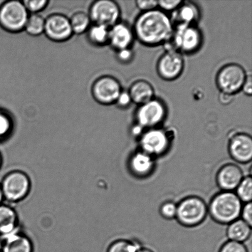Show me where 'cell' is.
<instances>
[{"instance_id": "1", "label": "cell", "mask_w": 252, "mask_h": 252, "mask_svg": "<svg viewBox=\"0 0 252 252\" xmlns=\"http://www.w3.org/2000/svg\"><path fill=\"white\" fill-rule=\"evenodd\" d=\"M135 38L143 45L155 47L164 44L172 38L174 32L172 20L159 9L141 12L133 28Z\"/></svg>"}, {"instance_id": "2", "label": "cell", "mask_w": 252, "mask_h": 252, "mask_svg": "<svg viewBox=\"0 0 252 252\" xmlns=\"http://www.w3.org/2000/svg\"><path fill=\"white\" fill-rule=\"evenodd\" d=\"M242 209V202L235 193L223 191L212 198L209 211L215 221L221 224H230L240 217Z\"/></svg>"}, {"instance_id": "3", "label": "cell", "mask_w": 252, "mask_h": 252, "mask_svg": "<svg viewBox=\"0 0 252 252\" xmlns=\"http://www.w3.org/2000/svg\"><path fill=\"white\" fill-rule=\"evenodd\" d=\"M29 16L23 2L11 0L0 6V26L4 31L17 33L24 30Z\"/></svg>"}, {"instance_id": "4", "label": "cell", "mask_w": 252, "mask_h": 252, "mask_svg": "<svg viewBox=\"0 0 252 252\" xmlns=\"http://www.w3.org/2000/svg\"><path fill=\"white\" fill-rule=\"evenodd\" d=\"M248 75L243 66L239 64H226L217 74V88L220 93L235 95L242 91Z\"/></svg>"}, {"instance_id": "5", "label": "cell", "mask_w": 252, "mask_h": 252, "mask_svg": "<svg viewBox=\"0 0 252 252\" xmlns=\"http://www.w3.org/2000/svg\"><path fill=\"white\" fill-rule=\"evenodd\" d=\"M170 42L180 53L191 54L199 50L203 41L201 31L196 26L177 25Z\"/></svg>"}, {"instance_id": "6", "label": "cell", "mask_w": 252, "mask_h": 252, "mask_svg": "<svg viewBox=\"0 0 252 252\" xmlns=\"http://www.w3.org/2000/svg\"><path fill=\"white\" fill-rule=\"evenodd\" d=\"M207 205L197 196H189L183 199L177 206V219L185 226H196L206 219Z\"/></svg>"}, {"instance_id": "7", "label": "cell", "mask_w": 252, "mask_h": 252, "mask_svg": "<svg viewBox=\"0 0 252 252\" xmlns=\"http://www.w3.org/2000/svg\"><path fill=\"white\" fill-rule=\"evenodd\" d=\"M167 107L160 99L154 98L136 110V124L146 129L157 128L164 122L167 117Z\"/></svg>"}, {"instance_id": "8", "label": "cell", "mask_w": 252, "mask_h": 252, "mask_svg": "<svg viewBox=\"0 0 252 252\" xmlns=\"http://www.w3.org/2000/svg\"><path fill=\"white\" fill-rule=\"evenodd\" d=\"M4 199L11 202L21 201L31 189V181L25 173L14 171L4 178L1 184Z\"/></svg>"}, {"instance_id": "9", "label": "cell", "mask_w": 252, "mask_h": 252, "mask_svg": "<svg viewBox=\"0 0 252 252\" xmlns=\"http://www.w3.org/2000/svg\"><path fill=\"white\" fill-rule=\"evenodd\" d=\"M88 14L93 24L102 25L111 28L120 22L121 9L117 2L112 0H98L91 4Z\"/></svg>"}, {"instance_id": "10", "label": "cell", "mask_w": 252, "mask_h": 252, "mask_svg": "<svg viewBox=\"0 0 252 252\" xmlns=\"http://www.w3.org/2000/svg\"><path fill=\"white\" fill-rule=\"evenodd\" d=\"M185 60L182 53L176 50L165 51L158 59L157 71L163 80H177L184 72Z\"/></svg>"}, {"instance_id": "11", "label": "cell", "mask_w": 252, "mask_h": 252, "mask_svg": "<svg viewBox=\"0 0 252 252\" xmlns=\"http://www.w3.org/2000/svg\"><path fill=\"white\" fill-rule=\"evenodd\" d=\"M122 91L120 81L117 78L108 75L98 78L92 87L94 98L98 103L105 105L115 103Z\"/></svg>"}, {"instance_id": "12", "label": "cell", "mask_w": 252, "mask_h": 252, "mask_svg": "<svg viewBox=\"0 0 252 252\" xmlns=\"http://www.w3.org/2000/svg\"><path fill=\"white\" fill-rule=\"evenodd\" d=\"M140 144L142 152L153 157L167 152L170 138L166 131L162 128H150L141 135Z\"/></svg>"}, {"instance_id": "13", "label": "cell", "mask_w": 252, "mask_h": 252, "mask_svg": "<svg viewBox=\"0 0 252 252\" xmlns=\"http://www.w3.org/2000/svg\"><path fill=\"white\" fill-rule=\"evenodd\" d=\"M44 33L49 39L55 42L68 40L73 34L70 19L61 14H51L45 19Z\"/></svg>"}, {"instance_id": "14", "label": "cell", "mask_w": 252, "mask_h": 252, "mask_svg": "<svg viewBox=\"0 0 252 252\" xmlns=\"http://www.w3.org/2000/svg\"><path fill=\"white\" fill-rule=\"evenodd\" d=\"M229 152L236 161L240 163L251 162L252 158V139L246 133H238L231 138Z\"/></svg>"}, {"instance_id": "15", "label": "cell", "mask_w": 252, "mask_h": 252, "mask_svg": "<svg viewBox=\"0 0 252 252\" xmlns=\"http://www.w3.org/2000/svg\"><path fill=\"white\" fill-rule=\"evenodd\" d=\"M244 179L243 173L240 167L235 164H227L219 170L217 182L223 191H232Z\"/></svg>"}, {"instance_id": "16", "label": "cell", "mask_w": 252, "mask_h": 252, "mask_svg": "<svg viewBox=\"0 0 252 252\" xmlns=\"http://www.w3.org/2000/svg\"><path fill=\"white\" fill-rule=\"evenodd\" d=\"M135 36L132 29L125 22H118L110 29L108 44L118 51L130 48Z\"/></svg>"}, {"instance_id": "17", "label": "cell", "mask_w": 252, "mask_h": 252, "mask_svg": "<svg viewBox=\"0 0 252 252\" xmlns=\"http://www.w3.org/2000/svg\"><path fill=\"white\" fill-rule=\"evenodd\" d=\"M2 252H33L32 242L18 230L1 238Z\"/></svg>"}, {"instance_id": "18", "label": "cell", "mask_w": 252, "mask_h": 252, "mask_svg": "<svg viewBox=\"0 0 252 252\" xmlns=\"http://www.w3.org/2000/svg\"><path fill=\"white\" fill-rule=\"evenodd\" d=\"M132 103L140 106L155 98V90L147 81L140 80L130 85L127 91Z\"/></svg>"}, {"instance_id": "19", "label": "cell", "mask_w": 252, "mask_h": 252, "mask_svg": "<svg viewBox=\"0 0 252 252\" xmlns=\"http://www.w3.org/2000/svg\"><path fill=\"white\" fill-rule=\"evenodd\" d=\"M154 165L153 158L142 151L134 153L129 160L131 172L138 177L148 176L154 169Z\"/></svg>"}, {"instance_id": "20", "label": "cell", "mask_w": 252, "mask_h": 252, "mask_svg": "<svg viewBox=\"0 0 252 252\" xmlns=\"http://www.w3.org/2000/svg\"><path fill=\"white\" fill-rule=\"evenodd\" d=\"M175 12V21L177 22V25L196 26L199 20L198 7L191 1H183Z\"/></svg>"}, {"instance_id": "21", "label": "cell", "mask_w": 252, "mask_h": 252, "mask_svg": "<svg viewBox=\"0 0 252 252\" xmlns=\"http://www.w3.org/2000/svg\"><path fill=\"white\" fill-rule=\"evenodd\" d=\"M18 219L16 212L11 207L0 204V238L16 230Z\"/></svg>"}, {"instance_id": "22", "label": "cell", "mask_w": 252, "mask_h": 252, "mask_svg": "<svg viewBox=\"0 0 252 252\" xmlns=\"http://www.w3.org/2000/svg\"><path fill=\"white\" fill-rule=\"evenodd\" d=\"M251 226L243 220L238 219L232 222L227 229V236L230 241L243 243L248 240L251 234Z\"/></svg>"}, {"instance_id": "23", "label": "cell", "mask_w": 252, "mask_h": 252, "mask_svg": "<svg viewBox=\"0 0 252 252\" xmlns=\"http://www.w3.org/2000/svg\"><path fill=\"white\" fill-rule=\"evenodd\" d=\"M110 29L102 25H91L88 31L89 41L94 45L104 46L109 42Z\"/></svg>"}, {"instance_id": "24", "label": "cell", "mask_w": 252, "mask_h": 252, "mask_svg": "<svg viewBox=\"0 0 252 252\" xmlns=\"http://www.w3.org/2000/svg\"><path fill=\"white\" fill-rule=\"evenodd\" d=\"M69 19L73 33L77 34L87 32L92 23L89 14L83 11L75 12Z\"/></svg>"}, {"instance_id": "25", "label": "cell", "mask_w": 252, "mask_h": 252, "mask_svg": "<svg viewBox=\"0 0 252 252\" xmlns=\"http://www.w3.org/2000/svg\"><path fill=\"white\" fill-rule=\"evenodd\" d=\"M45 19L38 14L29 15L24 30L30 35L37 36L41 35L44 32Z\"/></svg>"}, {"instance_id": "26", "label": "cell", "mask_w": 252, "mask_h": 252, "mask_svg": "<svg viewBox=\"0 0 252 252\" xmlns=\"http://www.w3.org/2000/svg\"><path fill=\"white\" fill-rule=\"evenodd\" d=\"M237 196L241 202H251L252 198V180L251 176L244 178L236 189Z\"/></svg>"}, {"instance_id": "27", "label": "cell", "mask_w": 252, "mask_h": 252, "mask_svg": "<svg viewBox=\"0 0 252 252\" xmlns=\"http://www.w3.org/2000/svg\"><path fill=\"white\" fill-rule=\"evenodd\" d=\"M140 248L139 244L135 242L119 240L109 247L108 252H137Z\"/></svg>"}, {"instance_id": "28", "label": "cell", "mask_w": 252, "mask_h": 252, "mask_svg": "<svg viewBox=\"0 0 252 252\" xmlns=\"http://www.w3.org/2000/svg\"><path fill=\"white\" fill-rule=\"evenodd\" d=\"M12 126L13 122L11 116L6 112L0 110V141L8 137Z\"/></svg>"}, {"instance_id": "29", "label": "cell", "mask_w": 252, "mask_h": 252, "mask_svg": "<svg viewBox=\"0 0 252 252\" xmlns=\"http://www.w3.org/2000/svg\"><path fill=\"white\" fill-rule=\"evenodd\" d=\"M27 11L31 14H38L48 6V0H26L22 1Z\"/></svg>"}, {"instance_id": "30", "label": "cell", "mask_w": 252, "mask_h": 252, "mask_svg": "<svg viewBox=\"0 0 252 252\" xmlns=\"http://www.w3.org/2000/svg\"><path fill=\"white\" fill-rule=\"evenodd\" d=\"M177 211V205L171 201L164 202L160 208V214L166 219H172L176 217Z\"/></svg>"}, {"instance_id": "31", "label": "cell", "mask_w": 252, "mask_h": 252, "mask_svg": "<svg viewBox=\"0 0 252 252\" xmlns=\"http://www.w3.org/2000/svg\"><path fill=\"white\" fill-rule=\"evenodd\" d=\"M181 0H159L158 7L164 12L175 11L182 3Z\"/></svg>"}, {"instance_id": "32", "label": "cell", "mask_w": 252, "mask_h": 252, "mask_svg": "<svg viewBox=\"0 0 252 252\" xmlns=\"http://www.w3.org/2000/svg\"><path fill=\"white\" fill-rule=\"evenodd\" d=\"M220 252H248L243 243L229 241L224 244Z\"/></svg>"}, {"instance_id": "33", "label": "cell", "mask_w": 252, "mask_h": 252, "mask_svg": "<svg viewBox=\"0 0 252 252\" xmlns=\"http://www.w3.org/2000/svg\"><path fill=\"white\" fill-rule=\"evenodd\" d=\"M135 4L141 12L150 11L158 8L157 0H137Z\"/></svg>"}, {"instance_id": "34", "label": "cell", "mask_w": 252, "mask_h": 252, "mask_svg": "<svg viewBox=\"0 0 252 252\" xmlns=\"http://www.w3.org/2000/svg\"><path fill=\"white\" fill-rule=\"evenodd\" d=\"M133 53L131 48L122 49L117 51V58L121 63H127L132 60Z\"/></svg>"}, {"instance_id": "35", "label": "cell", "mask_w": 252, "mask_h": 252, "mask_svg": "<svg viewBox=\"0 0 252 252\" xmlns=\"http://www.w3.org/2000/svg\"><path fill=\"white\" fill-rule=\"evenodd\" d=\"M132 103L127 91H123L115 103L121 108H126L129 107Z\"/></svg>"}, {"instance_id": "36", "label": "cell", "mask_w": 252, "mask_h": 252, "mask_svg": "<svg viewBox=\"0 0 252 252\" xmlns=\"http://www.w3.org/2000/svg\"><path fill=\"white\" fill-rule=\"evenodd\" d=\"M242 217L244 221L252 226V202L246 203L245 206L243 207L242 209L241 214Z\"/></svg>"}, {"instance_id": "37", "label": "cell", "mask_w": 252, "mask_h": 252, "mask_svg": "<svg viewBox=\"0 0 252 252\" xmlns=\"http://www.w3.org/2000/svg\"><path fill=\"white\" fill-rule=\"evenodd\" d=\"M244 94L251 96L252 94V78L251 74H248L245 82H244L242 91Z\"/></svg>"}, {"instance_id": "38", "label": "cell", "mask_w": 252, "mask_h": 252, "mask_svg": "<svg viewBox=\"0 0 252 252\" xmlns=\"http://www.w3.org/2000/svg\"><path fill=\"white\" fill-rule=\"evenodd\" d=\"M234 95L228 94L224 93H220L219 95V102L221 103L222 105H227L230 104L234 100Z\"/></svg>"}, {"instance_id": "39", "label": "cell", "mask_w": 252, "mask_h": 252, "mask_svg": "<svg viewBox=\"0 0 252 252\" xmlns=\"http://www.w3.org/2000/svg\"><path fill=\"white\" fill-rule=\"evenodd\" d=\"M143 130H144V128L141 127L140 126L135 124L132 127V133L134 135H139L141 133L142 134Z\"/></svg>"}, {"instance_id": "40", "label": "cell", "mask_w": 252, "mask_h": 252, "mask_svg": "<svg viewBox=\"0 0 252 252\" xmlns=\"http://www.w3.org/2000/svg\"><path fill=\"white\" fill-rule=\"evenodd\" d=\"M137 252H153L152 251H151L150 249H148L147 248H140L138 249Z\"/></svg>"}, {"instance_id": "41", "label": "cell", "mask_w": 252, "mask_h": 252, "mask_svg": "<svg viewBox=\"0 0 252 252\" xmlns=\"http://www.w3.org/2000/svg\"><path fill=\"white\" fill-rule=\"evenodd\" d=\"M3 194H2L1 185H0V204H1V202L2 201H3Z\"/></svg>"}, {"instance_id": "42", "label": "cell", "mask_w": 252, "mask_h": 252, "mask_svg": "<svg viewBox=\"0 0 252 252\" xmlns=\"http://www.w3.org/2000/svg\"><path fill=\"white\" fill-rule=\"evenodd\" d=\"M1 164H2V158H1V153H0V167H1Z\"/></svg>"}, {"instance_id": "43", "label": "cell", "mask_w": 252, "mask_h": 252, "mask_svg": "<svg viewBox=\"0 0 252 252\" xmlns=\"http://www.w3.org/2000/svg\"><path fill=\"white\" fill-rule=\"evenodd\" d=\"M0 252H2L1 251V250H0Z\"/></svg>"}]
</instances>
